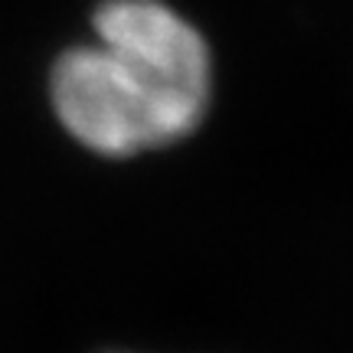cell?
<instances>
[{
  "label": "cell",
  "instance_id": "6da1fadb",
  "mask_svg": "<svg viewBox=\"0 0 353 353\" xmlns=\"http://www.w3.org/2000/svg\"><path fill=\"white\" fill-rule=\"evenodd\" d=\"M95 39L50 76L59 125L101 157H134L187 138L213 95V56L196 26L161 0H105Z\"/></svg>",
  "mask_w": 353,
  "mask_h": 353
}]
</instances>
